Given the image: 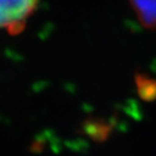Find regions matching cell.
Returning <instances> with one entry per match:
<instances>
[{"label":"cell","instance_id":"1","mask_svg":"<svg viewBox=\"0 0 156 156\" xmlns=\"http://www.w3.org/2000/svg\"><path fill=\"white\" fill-rule=\"evenodd\" d=\"M38 0H0V29L19 35L34 14Z\"/></svg>","mask_w":156,"mask_h":156},{"label":"cell","instance_id":"2","mask_svg":"<svg viewBox=\"0 0 156 156\" xmlns=\"http://www.w3.org/2000/svg\"><path fill=\"white\" fill-rule=\"evenodd\" d=\"M129 3L140 24L156 30V0H129Z\"/></svg>","mask_w":156,"mask_h":156}]
</instances>
